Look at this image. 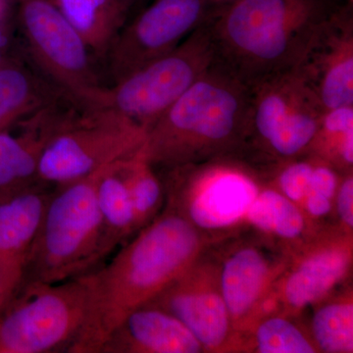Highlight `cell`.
Segmentation results:
<instances>
[{
  "mask_svg": "<svg viewBox=\"0 0 353 353\" xmlns=\"http://www.w3.org/2000/svg\"><path fill=\"white\" fill-rule=\"evenodd\" d=\"M54 90L15 60L0 63V132L50 105Z\"/></svg>",
  "mask_w": 353,
  "mask_h": 353,
  "instance_id": "cell-21",
  "label": "cell"
},
{
  "mask_svg": "<svg viewBox=\"0 0 353 353\" xmlns=\"http://www.w3.org/2000/svg\"><path fill=\"white\" fill-rule=\"evenodd\" d=\"M301 208H303L301 209H303L306 217H326L333 209V201L321 194L308 192Z\"/></svg>",
  "mask_w": 353,
  "mask_h": 353,
  "instance_id": "cell-29",
  "label": "cell"
},
{
  "mask_svg": "<svg viewBox=\"0 0 353 353\" xmlns=\"http://www.w3.org/2000/svg\"><path fill=\"white\" fill-rule=\"evenodd\" d=\"M336 209L343 230L352 233L353 228V175L343 174L336 194Z\"/></svg>",
  "mask_w": 353,
  "mask_h": 353,
  "instance_id": "cell-28",
  "label": "cell"
},
{
  "mask_svg": "<svg viewBox=\"0 0 353 353\" xmlns=\"http://www.w3.org/2000/svg\"><path fill=\"white\" fill-rule=\"evenodd\" d=\"M248 332L252 333L250 348L255 352H319L312 338L287 316L265 315Z\"/></svg>",
  "mask_w": 353,
  "mask_h": 353,
  "instance_id": "cell-25",
  "label": "cell"
},
{
  "mask_svg": "<svg viewBox=\"0 0 353 353\" xmlns=\"http://www.w3.org/2000/svg\"><path fill=\"white\" fill-rule=\"evenodd\" d=\"M67 115L54 102L18 122L19 134L9 129L0 132V201L39 183V162L44 145Z\"/></svg>",
  "mask_w": 353,
  "mask_h": 353,
  "instance_id": "cell-17",
  "label": "cell"
},
{
  "mask_svg": "<svg viewBox=\"0 0 353 353\" xmlns=\"http://www.w3.org/2000/svg\"><path fill=\"white\" fill-rule=\"evenodd\" d=\"M32 58L70 101L87 109L102 88L87 43L53 0H17Z\"/></svg>",
  "mask_w": 353,
  "mask_h": 353,
  "instance_id": "cell-9",
  "label": "cell"
},
{
  "mask_svg": "<svg viewBox=\"0 0 353 353\" xmlns=\"http://www.w3.org/2000/svg\"><path fill=\"white\" fill-rule=\"evenodd\" d=\"M223 8L214 0H152L146 3L127 21L104 57L113 83L170 52Z\"/></svg>",
  "mask_w": 353,
  "mask_h": 353,
  "instance_id": "cell-11",
  "label": "cell"
},
{
  "mask_svg": "<svg viewBox=\"0 0 353 353\" xmlns=\"http://www.w3.org/2000/svg\"><path fill=\"white\" fill-rule=\"evenodd\" d=\"M203 347L178 318L146 303L117 325L99 353H199Z\"/></svg>",
  "mask_w": 353,
  "mask_h": 353,
  "instance_id": "cell-18",
  "label": "cell"
},
{
  "mask_svg": "<svg viewBox=\"0 0 353 353\" xmlns=\"http://www.w3.org/2000/svg\"><path fill=\"white\" fill-rule=\"evenodd\" d=\"M148 303L178 318L196 336L204 352L240 348L241 338L221 292L219 262L216 260L202 254Z\"/></svg>",
  "mask_w": 353,
  "mask_h": 353,
  "instance_id": "cell-12",
  "label": "cell"
},
{
  "mask_svg": "<svg viewBox=\"0 0 353 353\" xmlns=\"http://www.w3.org/2000/svg\"><path fill=\"white\" fill-rule=\"evenodd\" d=\"M299 68L325 111L353 106V4L330 21Z\"/></svg>",
  "mask_w": 353,
  "mask_h": 353,
  "instance_id": "cell-15",
  "label": "cell"
},
{
  "mask_svg": "<svg viewBox=\"0 0 353 353\" xmlns=\"http://www.w3.org/2000/svg\"><path fill=\"white\" fill-rule=\"evenodd\" d=\"M289 262L255 243L236 245L219 262L221 292L240 336L259 319L265 299Z\"/></svg>",
  "mask_w": 353,
  "mask_h": 353,
  "instance_id": "cell-14",
  "label": "cell"
},
{
  "mask_svg": "<svg viewBox=\"0 0 353 353\" xmlns=\"http://www.w3.org/2000/svg\"><path fill=\"white\" fill-rule=\"evenodd\" d=\"M137 1H138V7H143L146 3H148V2L152 1V0H137Z\"/></svg>",
  "mask_w": 353,
  "mask_h": 353,
  "instance_id": "cell-32",
  "label": "cell"
},
{
  "mask_svg": "<svg viewBox=\"0 0 353 353\" xmlns=\"http://www.w3.org/2000/svg\"><path fill=\"white\" fill-rule=\"evenodd\" d=\"M214 1L218 6L226 7L231 6V4L234 3V2L239 1V0H214Z\"/></svg>",
  "mask_w": 353,
  "mask_h": 353,
  "instance_id": "cell-31",
  "label": "cell"
},
{
  "mask_svg": "<svg viewBox=\"0 0 353 353\" xmlns=\"http://www.w3.org/2000/svg\"><path fill=\"white\" fill-rule=\"evenodd\" d=\"M306 153L331 165L341 174L352 172L353 106L325 111Z\"/></svg>",
  "mask_w": 353,
  "mask_h": 353,
  "instance_id": "cell-23",
  "label": "cell"
},
{
  "mask_svg": "<svg viewBox=\"0 0 353 353\" xmlns=\"http://www.w3.org/2000/svg\"><path fill=\"white\" fill-rule=\"evenodd\" d=\"M245 145L241 155L271 165L306 154L325 109L297 68L252 85Z\"/></svg>",
  "mask_w": 353,
  "mask_h": 353,
  "instance_id": "cell-6",
  "label": "cell"
},
{
  "mask_svg": "<svg viewBox=\"0 0 353 353\" xmlns=\"http://www.w3.org/2000/svg\"><path fill=\"white\" fill-rule=\"evenodd\" d=\"M50 194L38 183L0 201V311L24 284Z\"/></svg>",
  "mask_w": 353,
  "mask_h": 353,
  "instance_id": "cell-16",
  "label": "cell"
},
{
  "mask_svg": "<svg viewBox=\"0 0 353 353\" xmlns=\"http://www.w3.org/2000/svg\"><path fill=\"white\" fill-rule=\"evenodd\" d=\"M211 21L170 52L132 72L112 87L102 88L87 109L117 114L148 132L214 63Z\"/></svg>",
  "mask_w": 353,
  "mask_h": 353,
  "instance_id": "cell-5",
  "label": "cell"
},
{
  "mask_svg": "<svg viewBox=\"0 0 353 353\" xmlns=\"http://www.w3.org/2000/svg\"><path fill=\"white\" fill-rule=\"evenodd\" d=\"M245 222L262 234L290 245L305 243L308 227L303 209L274 187L259 190L248 209Z\"/></svg>",
  "mask_w": 353,
  "mask_h": 353,
  "instance_id": "cell-22",
  "label": "cell"
},
{
  "mask_svg": "<svg viewBox=\"0 0 353 353\" xmlns=\"http://www.w3.org/2000/svg\"><path fill=\"white\" fill-rule=\"evenodd\" d=\"M345 0H239L211 21L216 60L248 87L299 68Z\"/></svg>",
  "mask_w": 353,
  "mask_h": 353,
  "instance_id": "cell-2",
  "label": "cell"
},
{
  "mask_svg": "<svg viewBox=\"0 0 353 353\" xmlns=\"http://www.w3.org/2000/svg\"><path fill=\"white\" fill-rule=\"evenodd\" d=\"M345 1L348 2V3L353 4V0H345Z\"/></svg>",
  "mask_w": 353,
  "mask_h": 353,
  "instance_id": "cell-33",
  "label": "cell"
},
{
  "mask_svg": "<svg viewBox=\"0 0 353 353\" xmlns=\"http://www.w3.org/2000/svg\"><path fill=\"white\" fill-rule=\"evenodd\" d=\"M311 321V338L318 352H353L352 292L322 303Z\"/></svg>",
  "mask_w": 353,
  "mask_h": 353,
  "instance_id": "cell-24",
  "label": "cell"
},
{
  "mask_svg": "<svg viewBox=\"0 0 353 353\" xmlns=\"http://www.w3.org/2000/svg\"><path fill=\"white\" fill-rule=\"evenodd\" d=\"M294 255L272 290L277 303L292 315L326 299L347 277L352 233L334 232L312 238Z\"/></svg>",
  "mask_w": 353,
  "mask_h": 353,
  "instance_id": "cell-13",
  "label": "cell"
},
{
  "mask_svg": "<svg viewBox=\"0 0 353 353\" xmlns=\"http://www.w3.org/2000/svg\"><path fill=\"white\" fill-rule=\"evenodd\" d=\"M126 174L139 231L160 214L164 201L163 185L141 152V148L127 158Z\"/></svg>",
  "mask_w": 353,
  "mask_h": 353,
  "instance_id": "cell-26",
  "label": "cell"
},
{
  "mask_svg": "<svg viewBox=\"0 0 353 353\" xmlns=\"http://www.w3.org/2000/svg\"><path fill=\"white\" fill-rule=\"evenodd\" d=\"M101 170L50 192L24 284H57L83 277L110 254L95 190Z\"/></svg>",
  "mask_w": 353,
  "mask_h": 353,
  "instance_id": "cell-4",
  "label": "cell"
},
{
  "mask_svg": "<svg viewBox=\"0 0 353 353\" xmlns=\"http://www.w3.org/2000/svg\"><path fill=\"white\" fill-rule=\"evenodd\" d=\"M126 160L125 158L102 169L95 189L106 245L110 252L139 232L128 185Z\"/></svg>",
  "mask_w": 353,
  "mask_h": 353,
  "instance_id": "cell-20",
  "label": "cell"
},
{
  "mask_svg": "<svg viewBox=\"0 0 353 353\" xmlns=\"http://www.w3.org/2000/svg\"><path fill=\"white\" fill-rule=\"evenodd\" d=\"M85 276L57 283H26L0 311V353L68 352L88 309Z\"/></svg>",
  "mask_w": 353,
  "mask_h": 353,
  "instance_id": "cell-7",
  "label": "cell"
},
{
  "mask_svg": "<svg viewBox=\"0 0 353 353\" xmlns=\"http://www.w3.org/2000/svg\"><path fill=\"white\" fill-rule=\"evenodd\" d=\"M206 240L167 206L110 263L85 275L87 316L68 352H101L109 334L130 312L150 303L203 254Z\"/></svg>",
  "mask_w": 353,
  "mask_h": 353,
  "instance_id": "cell-1",
  "label": "cell"
},
{
  "mask_svg": "<svg viewBox=\"0 0 353 353\" xmlns=\"http://www.w3.org/2000/svg\"><path fill=\"white\" fill-rule=\"evenodd\" d=\"M316 157L306 154L271 164L274 167L275 189L301 208L310 187Z\"/></svg>",
  "mask_w": 353,
  "mask_h": 353,
  "instance_id": "cell-27",
  "label": "cell"
},
{
  "mask_svg": "<svg viewBox=\"0 0 353 353\" xmlns=\"http://www.w3.org/2000/svg\"><path fill=\"white\" fill-rule=\"evenodd\" d=\"M69 114L44 145L38 168L41 185L75 182L131 157L145 141L146 130L103 110Z\"/></svg>",
  "mask_w": 353,
  "mask_h": 353,
  "instance_id": "cell-8",
  "label": "cell"
},
{
  "mask_svg": "<svg viewBox=\"0 0 353 353\" xmlns=\"http://www.w3.org/2000/svg\"><path fill=\"white\" fill-rule=\"evenodd\" d=\"M252 88L217 60L146 132L141 152L154 166L201 165L241 155Z\"/></svg>",
  "mask_w": 353,
  "mask_h": 353,
  "instance_id": "cell-3",
  "label": "cell"
},
{
  "mask_svg": "<svg viewBox=\"0 0 353 353\" xmlns=\"http://www.w3.org/2000/svg\"><path fill=\"white\" fill-rule=\"evenodd\" d=\"M6 34H4L3 28H2L1 23H0V63H1L2 60L4 59L3 51H4V48H6Z\"/></svg>",
  "mask_w": 353,
  "mask_h": 353,
  "instance_id": "cell-30",
  "label": "cell"
},
{
  "mask_svg": "<svg viewBox=\"0 0 353 353\" xmlns=\"http://www.w3.org/2000/svg\"><path fill=\"white\" fill-rule=\"evenodd\" d=\"M82 36L88 48L105 57L109 46L134 9L137 0H53Z\"/></svg>",
  "mask_w": 353,
  "mask_h": 353,
  "instance_id": "cell-19",
  "label": "cell"
},
{
  "mask_svg": "<svg viewBox=\"0 0 353 353\" xmlns=\"http://www.w3.org/2000/svg\"><path fill=\"white\" fill-rule=\"evenodd\" d=\"M208 164L201 173L173 168L167 196V206L208 240V234L223 236L245 223L260 190L256 179L240 165L224 159Z\"/></svg>",
  "mask_w": 353,
  "mask_h": 353,
  "instance_id": "cell-10",
  "label": "cell"
}]
</instances>
